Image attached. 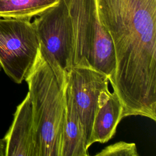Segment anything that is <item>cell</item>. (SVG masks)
<instances>
[{
	"instance_id": "6da1fadb",
	"label": "cell",
	"mask_w": 156,
	"mask_h": 156,
	"mask_svg": "<svg viewBox=\"0 0 156 156\" xmlns=\"http://www.w3.org/2000/svg\"><path fill=\"white\" fill-rule=\"evenodd\" d=\"M25 80L32 107L37 156H60L66 84L60 83L40 48Z\"/></svg>"
},
{
	"instance_id": "7a4b0ae2",
	"label": "cell",
	"mask_w": 156,
	"mask_h": 156,
	"mask_svg": "<svg viewBox=\"0 0 156 156\" xmlns=\"http://www.w3.org/2000/svg\"><path fill=\"white\" fill-rule=\"evenodd\" d=\"M36 18L32 24L40 50L63 85L72 68L73 30L67 7L63 0Z\"/></svg>"
},
{
	"instance_id": "3957f363",
	"label": "cell",
	"mask_w": 156,
	"mask_h": 156,
	"mask_svg": "<svg viewBox=\"0 0 156 156\" xmlns=\"http://www.w3.org/2000/svg\"><path fill=\"white\" fill-rule=\"evenodd\" d=\"M39 48V40L30 20L0 18V66L15 82L25 80Z\"/></svg>"
},
{
	"instance_id": "277c9868",
	"label": "cell",
	"mask_w": 156,
	"mask_h": 156,
	"mask_svg": "<svg viewBox=\"0 0 156 156\" xmlns=\"http://www.w3.org/2000/svg\"><path fill=\"white\" fill-rule=\"evenodd\" d=\"M109 83L106 74L90 67L73 66L68 73L67 85L83 127L87 147L100 94L108 89Z\"/></svg>"
},
{
	"instance_id": "5b68a950",
	"label": "cell",
	"mask_w": 156,
	"mask_h": 156,
	"mask_svg": "<svg viewBox=\"0 0 156 156\" xmlns=\"http://www.w3.org/2000/svg\"><path fill=\"white\" fill-rule=\"evenodd\" d=\"M3 139L5 156H37L32 107L28 93L16 107L12 124Z\"/></svg>"
},
{
	"instance_id": "8992f818",
	"label": "cell",
	"mask_w": 156,
	"mask_h": 156,
	"mask_svg": "<svg viewBox=\"0 0 156 156\" xmlns=\"http://www.w3.org/2000/svg\"><path fill=\"white\" fill-rule=\"evenodd\" d=\"M122 118L123 107L118 97L109 89L103 91L99 98L88 147L94 143H105L110 140Z\"/></svg>"
},
{
	"instance_id": "52a82bcc",
	"label": "cell",
	"mask_w": 156,
	"mask_h": 156,
	"mask_svg": "<svg viewBox=\"0 0 156 156\" xmlns=\"http://www.w3.org/2000/svg\"><path fill=\"white\" fill-rule=\"evenodd\" d=\"M65 92L66 108L60 156H88L83 127L67 83Z\"/></svg>"
},
{
	"instance_id": "ba28073f",
	"label": "cell",
	"mask_w": 156,
	"mask_h": 156,
	"mask_svg": "<svg viewBox=\"0 0 156 156\" xmlns=\"http://www.w3.org/2000/svg\"><path fill=\"white\" fill-rule=\"evenodd\" d=\"M60 0H0V17L30 20L48 9L57 5Z\"/></svg>"
},
{
	"instance_id": "9c48e42d",
	"label": "cell",
	"mask_w": 156,
	"mask_h": 156,
	"mask_svg": "<svg viewBox=\"0 0 156 156\" xmlns=\"http://www.w3.org/2000/svg\"><path fill=\"white\" fill-rule=\"evenodd\" d=\"M96 156H138L135 143L119 141L103 149Z\"/></svg>"
},
{
	"instance_id": "30bf717a",
	"label": "cell",
	"mask_w": 156,
	"mask_h": 156,
	"mask_svg": "<svg viewBox=\"0 0 156 156\" xmlns=\"http://www.w3.org/2000/svg\"><path fill=\"white\" fill-rule=\"evenodd\" d=\"M5 143L4 139H0V156H5Z\"/></svg>"
},
{
	"instance_id": "8fae6325",
	"label": "cell",
	"mask_w": 156,
	"mask_h": 156,
	"mask_svg": "<svg viewBox=\"0 0 156 156\" xmlns=\"http://www.w3.org/2000/svg\"><path fill=\"white\" fill-rule=\"evenodd\" d=\"M0 67H1V66H0Z\"/></svg>"
}]
</instances>
